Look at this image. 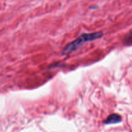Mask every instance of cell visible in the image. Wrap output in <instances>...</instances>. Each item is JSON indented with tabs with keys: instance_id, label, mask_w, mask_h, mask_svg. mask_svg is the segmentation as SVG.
<instances>
[{
	"instance_id": "1",
	"label": "cell",
	"mask_w": 132,
	"mask_h": 132,
	"mask_svg": "<svg viewBox=\"0 0 132 132\" xmlns=\"http://www.w3.org/2000/svg\"><path fill=\"white\" fill-rule=\"evenodd\" d=\"M103 36V33L101 31L92 33H84L79 36L76 39L70 43L63 49L62 52L63 55H68L74 52L75 51L79 48L81 46L87 42L99 39Z\"/></svg>"
},
{
	"instance_id": "2",
	"label": "cell",
	"mask_w": 132,
	"mask_h": 132,
	"mask_svg": "<svg viewBox=\"0 0 132 132\" xmlns=\"http://www.w3.org/2000/svg\"><path fill=\"white\" fill-rule=\"evenodd\" d=\"M122 121V117L118 113H112L104 121L105 125H114V124L119 123Z\"/></svg>"
},
{
	"instance_id": "3",
	"label": "cell",
	"mask_w": 132,
	"mask_h": 132,
	"mask_svg": "<svg viewBox=\"0 0 132 132\" xmlns=\"http://www.w3.org/2000/svg\"><path fill=\"white\" fill-rule=\"evenodd\" d=\"M123 43L125 45H132V30H130L125 36L123 40Z\"/></svg>"
}]
</instances>
